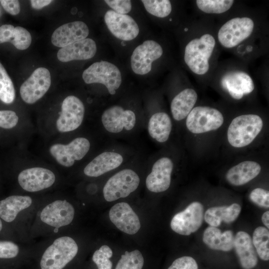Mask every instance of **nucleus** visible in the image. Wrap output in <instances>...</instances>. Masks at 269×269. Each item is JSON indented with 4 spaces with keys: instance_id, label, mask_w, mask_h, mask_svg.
I'll return each instance as SVG.
<instances>
[{
    "instance_id": "10",
    "label": "nucleus",
    "mask_w": 269,
    "mask_h": 269,
    "mask_svg": "<svg viewBox=\"0 0 269 269\" xmlns=\"http://www.w3.org/2000/svg\"><path fill=\"white\" fill-rule=\"evenodd\" d=\"M85 115L83 102L75 96H69L63 100L61 111L56 121L57 130L62 133L74 131L82 124Z\"/></svg>"
},
{
    "instance_id": "3",
    "label": "nucleus",
    "mask_w": 269,
    "mask_h": 269,
    "mask_svg": "<svg viewBox=\"0 0 269 269\" xmlns=\"http://www.w3.org/2000/svg\"><path fill=\"white\" fill-rule=\"evenodd\" d=\"M78 247L68 236L55 239L44 251L40 266L41 269H63L76 256Z\"/></svg>"
},
{
    "instance_id": "30",
    "label": "nucleus",
    "mask_w": 269,
    "mask_h": 269,
    "mask_svg": "<svg viewBox=\"0 0 269 269\" xmlns=\"http://www.w3.org/2000/svg\"><path fill=\"white\" fill-rule=\"evenodd\" d=\"M252 242L257 254L264 261L269 260V231L262 226L257 227L254 231Z\"/></svg>"
},
{
    "instance_id": "40",
    "label": "nucleus",
    "mask_w": 269,
    "mask_h": 269,
    "mask_svg": "<svg viewBox=\"0 0 269 269\" xmlns=\"http://www.w3.org/2000/svg\"><path fill=\"white\" fill-rule=\"evenodd\" d=\"M168 269H198V266L193 258L183 256L176 259Z\"/></svg>"
},
{
    "instance_id": "19",
    "label": "nucleus",
    "mask_w": 269,
    "mask_h": 269,
    "mask_svg": "<svg viewBox=\"0 0 269 269\" xmlns=\"http://www.w3.org/2000/svg\"><path fill=\"white\" fill-rule=\"evenodd\" d=\"M89 33V28L84 22H69L55 30L51 36V42L54 46L62 48L86 38Z\"/></svg>"
},
{
    "instance_id": "45",
    "label": "nucleus",
    "mask_w": 269,
    "mask_h": 269,
    "mask_svg": "<svg viewBox=\"0 0 269 269\" xmlns=\"http://www.w3.org/2000/svg\"><path fill=\"white\" fill-rule=\"evenodd\" d=\"M262 220L264 224L268 228H269V211L265 212L262 216Z\"/></svg>"
},
{
    "instance_id": "12",
    "label": "nucleus",
    "mask_w": 269,
    "mask_h": 269,
    "mask_svg": "<svg viewBox=\"0 0 269 269\" xmlns=\"http://www.w3.org/2000/svg\"><path fill=\"white\" fill-rule=\"evenodd\" d=\"M163 54V50L157 42L148 40L137 46L131 57V68L138 75H145L151 69L152 63L159 59Z\"/></svg>"
},
{
    "instance_id": "16",
    "label": "nucleus",
    "mask_w": 269,
    "mask_h": 269,
    "mask_svg": "<svg viewBox=\"0 0 269 269\" xmlns=\"http://www.w3.org/2000/svg\"><path fill=\"white\" fill-rule=\"evenodd\" d=\"M55 176L50 170L40 167L25 169L18 176V182L24 190L34 192L51 187L55 182Z\"/></svg>"
},
{
    "instance_id": "1",
    "label": "nucleus",
    "mask_w": 269,
    "mask_h": 269,
    "mask_svg": "<svg viewBox=\"0 0 269 269\" xmlns=\"http://www.w3.org/2000/svg\"><path fill=\"white\" fill-rule=\"evenodd\" d=\"M263 127L262 118L255 114H246L234 118L227 131L229 143L240 148L249 145L257 137Z\"/></svg>"
},
{
    "instance_id": "6",
    "label": "nucleus",
    "mask_w": 269,
    "mask_h": 269,
    "mask_svg": "<svg viewBox=\"0 0 269 269\" xmlns=\"http://www.w3.org/2000/svg\"><path fill=\"white\" fill-rule=\"evenodd\" d=\"M224 117L217 109L205 106L196 107L187 116L186 125L193 134H202L219 129Z\"/></svg>"
},
{
    "instance_id": "13",
    "label": "nucleus",
    "mask_w": 269,
    "mask_h": 269,
    "mask_svg": "<svg viewBox=\"0 0 269 269\" xmlns=\"http://www.w3.org/2000/svg\"><path fill=\"white\" fill-rule=\"evenodd\" d=\"M103 127L109 133L118 134L124 130L131 131L135 126L136 118L131 110L120 106H113L105 110L101 117Z\"/></svg>"
},
{
    "instance_id": "36",
    "label": "nucleus",
    "mask_w": 269,
    "mask_h": 269,
    "mask_svg": "<svg viewBox=\"0 0 269 269\" xmlns=\"http://www.w3.org/2000/svg\"><path fill=\"white\" fill-rule=\"evenodd\" d=\"M31 42V36L24 28L14 27L12 38L10 41L17 49L25 50L29 47Z\"/></svg>"
},
{
    "instance_id": "35",
    "label": "nucleus",
    "mask_w": 269,
    "mask_h": 269,
    "mask_svg": "<svg viewBox=\"0 0 269 269\" xmlns=\"http://www.w3.org/2000/svg\"><path fill=\"white\" fill-rule=\"evenodd\" d=\"M112 255L113 252L111 248L107 245H103L94 252L92 260L98 269H112V263L110 258Z\"/></svg>"
},
{
    "instance_id": "14",
    "label": "nucleus",
    "mask_w": 269,
    "mask_h": 269,
    "mask_svg": "<svg viewBox=\"0 0 269 269\" xmlns=\"http://www.w3.org/2000/svg\"><path fill=\"white\" fill-rule=\"evenodd\" d=\"M104 20L110 31L119 39L130 41L136 38L139 33L138 24L128 14H121L109 10L105 14Z\"/></svg>"
},
{
    "instance_id": "42",
    "label": "nucleus",
    "mask_w": 269,
    "mask_h": 269,
    "mask_svg": "<svg viewBox=\"0 0 269 269\" xmlns=\"http://www.w3.org/2000/svg\"><path fill=\"white\" fill-rule=\"evenodd\" d=\"M0 3L4 9L11 15H16L19 13L20 6L18 0H1Z\"/></svg>"
},
{
    "instance_id": "29",
    "label": "nucleus",
    "mask_w": 269,
    "mask_h": 269,
    "mask_svg": "<svg viewBox=\"0 0 269 269\" xmlns=\"http://www.w3.org/2000/svg\"><path fill=\"white\" fill-rule=\"evenodd\" d=\"M172 129L170 117L164 112H157L150 118L147 130L149 135L159 142L167 141Z\"/></svg>"
},
{
    "instance_id": "39",
    "label": "nucleus",
    "mask_w": 269,
    "mask_h": 269,
    "mask_svg": "<svg viewBox=\"0 0 269 269\" xmlns=\"http://www.w3.org/2000/svg\"><path fill=\"white\" fill-rule=\"evenodd\" d=\"M19 247L14 243L8 241H0V259H10L16 257Z\"/></svg>"
},
{
    "instance_id": "22",
    "label": "nucleus",
    "mask_w": 269,
    "mask_h": 269,
    "mask_svg": "<svg viewBox=\"0 0 269 269\" xmlns=\"http://www.w3.org/2000/svg\"><path fill=\"white\" fill-rule=\"evenodd\" d=\"M96 51L95 42L86 38L61 48L57 55L59 61L65 62L90 59L95 56Z\"/></svg>"
},
{
    "instance_id": "8",
    "label": "nucleus",
    "mask_w": 269,
    "mask_h": 269,
    "mask_svg": "<svg viewBox=\"0 0 269 269\" xmlns=\"http://www.w3.org/2000/svg\"><path fill=\"white\" fill-rule=\"evenodd\" d=\"M203 219V205L200 202H194L185 209L173 216L170 222V227L176 233L188 236L199 229Z\"/></svg>"
},
{
    "instance_id": "2",
    "label": "nucleus",
    "mask_w": 269,
    "mask_h": 269,
    "mask_svg": "<svg viewBox=\"0 0 269 269\" xmlns=\"http://www.w3.org/2000/svg\"><path fill=\"white\" fill-rule=\"evenodd\" d=\"M214 37L205 34L200 38L191 40L186 46L184 61L195 74L203 75L209 69V60L215 46Z\"/></svg>"
},
{
    "instance_id": "23",
    "label": "nucleus",
    "mask_w": 269,
    "mask_h": 269,
    "mask_svg": "<svg viewBox=\"0 0 269 269\" xmlns=\"http://www.w3.org/2000/svg\"><path fill=\"white\" fill-rule=\"evenodd\" d=\"M234 248L243 269H252L256 266L257 254L249 234L244 231L237 232L234 237Z\"/></svg>"
},
{
    "instance_id": "4",
    "label": "nucleus",
    "mask_w": 269,
    "mask_h": 269,
    "mask_svg": "<svg viewBox=\"0 0 269 269\" xmlns=\"http://www.w3.org/2000/svg\"><path fill=\"white\" fill-rule=\"evenodd\" d=\"M85 83H100L106 86L111 95H115L122 81L119 69L114 64L106 61L93 63L82 74Z\"/></svg>"
},
{
    "instance_id": "32",
    "label": "nucleus",
    "mask_w": 269,
    "mask_h": 269,
    "mask_svg": "<svg viewBox=\"0 0 269 269\" xmlns=\"http://www.w3.org/2000/svg\"><path fill=\"white\" fill-rule=\"evenodd\" d=\"M232 0H197V7L207 13H222L227 11L232 6Z\"/></svg>"
},
{
    "instance_id": "15",
    "label": "nucleus",
    "mask_w": 269,
    "mask_h": 269,
    "mask_svg": "<svg viewBox=\"0 0 269 269\" xmlns=\"http://www.w3.org/2000/svg\"><path fill=\"white\" fill-rule=\"evenodd\" d=\"M74 215L75 210L70 203L66 200H57L43 208L40 218L44 223L59 228L70 224L74 219Z\"/></svg>"
},
{
    "instance_id": "11",
    "label": "nucleus",
    "mask_w": 269,
    "mask_h": 269,
    "mask_svg": "<svg viewBox=\"0 0 269 269\" xmlns=\"http://www.w3.org/2000/svg\"><path fill=\"white\" fill-rule=\"evenodd\" d=\"M51 85L49 70L44 67L35 69L20 88V96L24 102L32 104L41 99Z\"/></svg>"
},
{
    "instance_id": "43",
    "label": "nucleus",
    "mask_w": 269,
    "mask_h": 269,
    "mask_svg": "<svg viewBox=\"0 0 269 269\" xmlns=\"http://www.w3.org/2000/svg\"><path fill=\"white\" fill-rule=\"evenodd\" d=\"M14 26L4 24L0 26V43L10 42L13 35Z\"/></svg>"
},
{
    "instance_id": "27",
    "label": "nucleus",
    "mask_w": 269,
    "mask_h": 269,
    "mask_svg": "<svg viewBox=\"0 0 269 269\" xmlns=\"http://www.w3.org/2000/svg\"><path fill=\"white\" fill-rule=\"evenodd\" d=\"M32 202L28 196H10L0 201V217L6 222H11L20 212L29 207Z\"/></svg>"
},
{
    "instance_id": "41",
    "label": "nucleus",
    "mask_w": 269,
    "mask_h": 269,
    "mask_svg": "<svg viewBox=\"0 0 269 269\" xmlns=\"http://www.w3.org/2000/svg\"><path fill=\"white\" fill-rule=\"evenodd\" d=\"M105 2L116 12L126 14L132 9V3L130 0H106Z\"/></svg>"
},
{
    "instance_id": "25",
    "label": "nucleus",
    "mask_w": 269,
    "mask_h": 269,
    "mask_svg": "<svg viewBox=\"0 0 269 269\" xmlns=\"http://www.w3.org/2000/svg\"><path fill=\"white\" fill-rule=\"evenodd\" d=\"M234 236L232 231L221 232L217 227L209 226L204 231L203 241L209 248L228 252L234 248Z\"/></svg>"
},
{
    "instance_id": "5",
    "label": "nucleus",
    "mask_w": 269,
    "mask_h": 269,
    "mask_svg": "<svg viewBox=\"0 0 269 269\" xmlns=\"http://www.w3.org/2000/svg\"><path fill=\"white\" fill-rule=\"evenodd\" d=\"M139 182V177L134 170L123 169L108 180L103 189L104 197L108 202L127 197L137 188Z\"/></svg>"
},
{
    "instance_id": "31",
    "label": "nucleus",
    "mask_w": 269,
    "mask_h": 269,
    "mask_svg": "<svg viewBox=\"0 0 269 269\" xmlns=\"http://www.w3.org/2000/svg\"><path fill=\"white\" fill-rule=\"evenodd\" d=\"M13 84L0 62V100L5 104L12 103L15 99Z\"/></svg>"
},
{
    "instance_id": "38",
    "label": "nucleus",
    "mask_w": 269,
    "mask_h": 269,
    "mask_svg": "<svg viewBox=\"0 0 269 269\" xmlns=\"http://www.w3.org/2000/svg\"><path fill=\"white\" fill-rule=\"evenodd\" d=\"M18 117L16 113L11 110H0V127L10 129L17 124Z\"/></svg>"
},
{
    "instance_id": "28",
    "label": "nucleus",
    "mask_w": 269,
    "mask_h": 269,
    "mask_svg": "<svg viewBox=\"0 0 269 269\" xmlns=\"http://www.w3.org/2000/svg\"><path fill=\"white\" fill-rule=\"evenodd\" d=\"M241 210L240 205L233 203L229 206L213 207L209 208L204 215L205 222L210 226L217 227L221 222L230 223L239 216Z\"/></svg>"
},
{
    "instance_id": "24",
    "label": "nucleus",
    "mask_w": 269,
    "mask_h": 269,
    "mask_svg": "<svg viewBox=\"0 0 269 269\" xmlns=\"http://www.w3.org/2000/svg\"><path fill=\"white\" fill-rule=\"evenodd\" d=\"M261 170V165L257 162L245 161L231 167L227 171L226 178L232 185L240 186L257 177Z\"/></svg>"
},
{
    "instance_id": "21",
    "label": "nucleus",
    "mask_w": 269,
    "mask_h": 269,
    "mask_svg": "<svg viewBox=\"0 0 269 269\" xmlns=\"http://www.w3.org/2000/svg\"><path fill=\"white\" fill-rule=\"evenodd\" d=\"M121 153L112 151L102 152L95 157L84 168L87 176L97 177L119 167L123 162Z\"/></svg>"
},
{
    "instance_id": "46",
    "label": "nucleus",
    "mask_w": 269,
    "mask_h": 269,
    "mask_svg": "<svg viewBox=\"0 0 269 269\" xmlns=\"http://www.w3.org/2000/svg\"><path fill=\"white\" fill-rule=\"evenodd\" d=\"M2 222L0 219V231L2 229Z\"/></svg>"
},
{
    "instance_id": "37",
    "label": "nucleus",
    "mask_w": 269,
    "mask_h": 269,
    "mask_svg": "<svg viewBox=\"0 0 269 269\" xmlns=\"http://www.w3.org/2000/svg\"><path fill=\"white\" fill-rule=\"evenodd\" d=\"M251 200L257 205L265 208L269 207V192L263 188L254 189L250 194Z\"/></svg>"
},
{
    "instance_id": "33",
    "label": "nucleus",
    "mask_w": 269,
    "mask_h": 269,
    "mask_svg": "<svg viewBox=\"0 0 269 269\" xmlns=\"http://www.w3.org/2000/svg\"><path fill=\"white\" fill-rule=\"evenodd\" d=\"M144 260L139 251H126L119 261L115 269H142Z\"/></svg>"
},
{
    "instance_id": "18",
    "label": "nucleus",
    "mask_w": 269,
    "mask_h": 269,
    "mask_svg": "<svg viewBox=\"0 0 269 269\" xmlns=\"http://www.w3.org/2000/svg\"><path fill=\"white\" fill-rule=\"evenodd\" d=\"M109 218L118 229L128 234H135L140 229L138 217L127 203H118L112 207Z\"/></svg>"
},
{
    "instance_id": "7",
    "label": "nucleus",
    "mask_w": 269,
    "mask_h": 269,
    "mask_svg": "<svg viewBox=\"0 0 269 269\" xmlns=\"http://www.w3.org/2000/svg\"><path fill=\"white\" fill-rule=\"evenodd\" d=\"M254 27V22L249 17L233 18L220 28L218 40L226 48L234 47L251 35Z\"/></svg>"
},
{
    "instance_id": "44",
    "label": "nucleus",
    "mask_w": 269,
    "mask_h": 269,
    "mask_svg": "<svg viewBox=\"0 0 269 269\" xmlns=\"http://www.w3.org/2000/svg\"><path fill=\"white\" fill-rule=\"evenodd\" d=\"M52 1L50 0H31V6L36 9H40L49 4Z\"/></svg>"
},
{
    "instance_id": "26",
    "label": "nucleus",
    "mask_w": 269,
    "mask_h": 269,
    "mask_svg": "<svg viewBox=\"0 0 269 269\" xmlns=\"http://www.w3.org/2000/svg\"><path fill=\"white\" fill-rule=\"evenodd\" d=\"M197 99V94L192 89H185L171 101L170 110L173 118L176 121L185 118L193 109Z\"/></svg>"
},
{
    "instance_id": "20",
    "label": "nucleus",
    "mask_w": 269,
    "mask_h": 269,
    "mask_svg": "<svg viewBox=\"0 0 269 269\" xmlns=\"http://www.w3.org/2000/svg\"><path fill=\"white\" fill-rule=\"evenodd\" d=\"M221 84L231 96L237 100L251 93L255 88L251 77L247 73L240 71H231L225 74L221 79Z\"/></svg>"
},
{
    "instance_id": "17",
    "label": "nucleus",
    "mask_w": 269,
    "mask_h": 269,
    "mask_svg": "<svg viewBox=\"0 0 269 269\" xmlns=\"http://www.w3.org/2000/svg\"><path fill=\"white\" fill-rule=\"evenodd\" d=\"M173 168V163L169 158L163 157L157 160L146 178L145 184L147 189L154 193L167 190L170 185Z\"/></svg>"
},
{
    "instance_id": "9",
    "label": "nucleus",
    "mask_w": 269,
    "mask_h": 269,
    "mask_svg": "<svg viewBox=\"0 0 269 269\" xmlns=\"http://www.w3.org/2000/svg\"><path fill=\"white\" fill-rule=\"evenodd\" d=\"M89 140L83 137H77L67 144L56 143L50 148V152L60 165L72 166L75 161L82 159L90 150Z\"/></svg>"
},
{
    "instance_id": "34",
    "label": "nucleus",
    "mask_w": 269,
    "mask_h": 269,
    "mask_svg": "<svg viewBox=\"0 0 269 269\" xmlns=\"http://www.w3.org/2000/svg\"><path fill=\"white\" fill-rule=\"evenodd\" d=\"M141 2L146 10L156 17H165L171 12V4L168 0H142Z\"/></svg>"
}]
</instances>
